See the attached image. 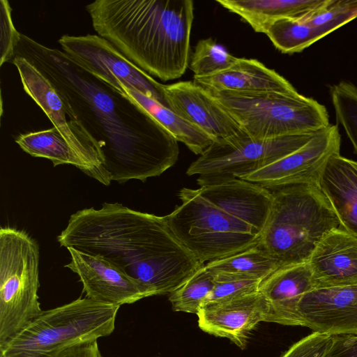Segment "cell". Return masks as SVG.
Wrapping results in <instances>:
<instances>
[{"label":"cell","mask_w":357,"mask_h":357,"mask_svg":"<svg viewBox=\"0 0 357 357\" xmlns=\"http://www.w3.org/2000/svg\"><path fill=\"white\" fill-rule=\"evenodd\" d=\"M86 10L98 35L151 77L166 82L185 72L192 0H96Z\"/></svg>","instance_id":"3"},{"label":"cell","mask_w":357,"mask_h":357,"mask_svg":"<svg viewBox=\"0 0 357 357\" xmlns=\"http://www.w3.org/2000/svg\"><path fill=\"white\" fill-rule=\"evenodd\" d=\"M317 185L337 216L341 228L357 236V162L340 153L333 154Z\"/></svg>","instance_id":"20"},{"label":"cell","mask_w":357,"mask_h":357,"mask_svg":"<svg viewBox=\"0 0 357 357\" xmlns=\"http://www.w3.org/2000/svg\"><path fill=\"white\" fill-rule=\"evenodd\" d=\"M58 42L62 51L116 89L121 91V83L169 109L165 84L132 63L106 39L98 34H66Z\"/></svg>","instance_id":"11"},{"label":"cell","mask_w":357,"mask_h":357,"mask_svg":"<svg viewBox=\"0 0 357 357\" xmlns=\"http://www.w3.org/2000/svg\"><path fill=\"white\" fill-rule=\"evenodd\" d=\"M341 136L337 125L319 131L303 146L242 178L266 188L315 183L328 159L340 153Z\"/></svg>","instance_id":"12"},{"label":"cell","mask_w":357,"mask_h":357,"mask_svg":"<svg viewBox=\"0 0 357 357\" xmlns=\"http://www.w3.org/2000/svg\"><path fill=\"white\" fill-rule=\"evenodd\" d=\"M266 34L275 48L284 54L302 52L324 37L306 22L293 18L274 22Z\"/></svg>","instance_id":"26"},{"label":"cell","mask_w":357,"mask_h":357,"mask_svg":"<svg viewBox=\"0 0 357 357\" xmlns=\"http://www.w3.org/2000/svg\"><path fill=\"white\" fill-rule=\"evenodd\" d=\"M39 248L26 232L0 229V347L43 310L38 301Z\"/></svg>","instance_id":"8"},{"label":"cell","mask_w":357,"mask_h":357,"mask_svg":"<svg viewBox=\"0 0 357 357\" xmlns=\"http://www.w3.org/2000/svg\"><path fill=\"white\" fill-rule=\"evenodd\" d=\"M290 326L331 335H357V284L313 289L298 301Z\"/></svg>","instance_id":"13"},{"label":"cell","mask_w":357,"mask_h":357,"mask_svg":"<svg viewBox=\"0 0 357 357\" xmlns=\"http://www.w3.org/2000/svg\"><path fill=\"white\" fill-rule=\"evenodd\" d=\"M215 284V274L204 264L181 286L169 294L172 310L197 314Z\"/></svg>","instance_id":"27"},{"label":"cell","mask_w":357,"mask_h":357,"mask_svg":"<svg viewBox=\"0 0 357 357\" xmlns=\"http://www.w3.org/2000/svg\"><path fill=\"white\" fill-rule=\"evenodd\" d=\"M56 357H102L97 340L77 344L61 351Z\"/></svg>","instance_id":"35"},{"label":"cell","mask_w":357,"mask_h":357,"mask_svg":"<svg viewBox=\"0 0 357 357\" xmlns=\"http://www.w3.org/2000/svg\"><path fill=\"white\" fill-rule=\"evenodd\" d=\"M10 62L19 72L25 92L76 151L88 167L89 176L109 185L112 180L104 167V156L98 143L84 130L50 81L22 56H14Z\"/></svg>","instance_id":"10"},{"label":"cell","mask_w":357,"mask_h":357,"mask_svg":"<svg viewBox=\"0 0 357 357\" xmlns=\"http://www.w3.org/2000/svg\"><path fill=\"white\" fill-rule=\"evenodd\" d=\"M15 142L28 154L50 160L54 167L72 165L89 176L86 164L55 127L20 135Z\"/></svg>","instance_id":"24"},{"label":"cell","mask_w":357,"mask_h":357,"mask_svg":"<svg viewBox=\"0 0 357 357\" xmlns=\"http://www.w3.org/2000/svg\"><path fill=\"white\" fill-rule=\"evenodd\" d=\"M237 59L208 38L197 43L189 68L194 73V76H208L229 68Z\"/></svg>","instance_id":"29"},{"label":"cell","mask_w":357,"mask_h":357,"mask_svg":"<svg viewBox=\"0 0 357 357\" xmlns=\"http://www.w3.org/2000/svg\"><path fill=\"white\" fill-rule=\"evenodd\" d=\"M215 284L204 305L221 302L259 291L262 280L245 277L215 274Z\"/></svg>","instance_id":"31"},{"label":"cell","mask_w":357,"mask_h":357,"mask_svg":"<svg viewBox=\"0 0 357 357\" xmlns=\"http://www.w3.org/2000/svg\"><path fill=\"white\" fill-rule=\"evenodd\" d=\"M57 241L67 249L112 263L148 297L169 294L204 265L176 238L164 216L119 203L73 213Z\"/></svg>","instance_id":"2"},{"label":"cell","mask_w":357,"mask_h":357,"mask_svg":"<svg viewBox=\"0 0 357 357\" xmlns=\"http://www.w3.org/2000/svg\"><path fill=\"white\" fill-rule=\"evenodd\" d=\"M214 274H229L264 280L280 268L279 263L258 245L204 264Z\"/></svg>","instance_id":"25"},{"label":"cell","mask_w":357,"mask_h":357,"mask_svg":"<svg viewBox=\"0 0 357 357\" xmlns=\"http://www.w3.org/2000/svg\"><path fill=\"white\" fill-rule=\"evenodd\" d=\"M68 250L71 260L65 266L79 276L86 297L117 306L148 297L137 281L109 261L73 248Z\"/></svg>","instance_id":"15"},{"label":"cell","mask_w":357,"mask_h":357,"mask_svg":"<svg viewBox=\"0 0 357 357\" xmlns=\"http://www.w3.org/2000/svg\"><path fill=\"white\" fill-rule=\"evenodd\" d=\"M268 304L260 291L201 307L197 315L202 331L225 337L241 349L249 334L261 321H266Z\"/></svg>","instance_id":"16"},{"label":"cell","mask_w":357,"mask_h":357,"mask_svg":"<svg viewBox=\"0 0 357 357\" xmlns=\"http://www.w3.org/2000/svg\"><path fill=\"white\" fill-rule=\"evenodd\" d=\"M324 357H357V335H333V342Z\"/></svg>","instance_id":"34"},{"label":"cell","mask_w":357,"mask_h":357,"mask_svg":"<svg viewBox=\"0 0 357 357\" xmlns=\"http://www.w3.org/2000/svg\"><path fill=\"white\" fill-rule=\"evenodd\" d=\"M14 56L24 58L50 81L98 143L112 181L144 182L176 163L179 151L173 135L128 94L63 51L20 33Z\"/></svg>","instance_id":"1"},{"label":"cell","mask_w":357,"mask_h":357,"mask_svg":"<svg viewBox=\"0 0 357 357\" xmlns=\"http://www.w3.org/2000/svg\"><path fill=\"white\" fill-rule=\"evenodd\" d=\"M357 17V0H328L303 21L318 29L324 36Z\"/></svg>","instance_id":"30"},{"label":"cell","mask_w":357,"mask_h":357,"mask_svg":"<svg viewBox=\"0 0 357 357\" xmlns=\"http://www.w3.org/2000/svg\"><path fill=\"white\" fill-rule=\"evenodd\" d=\"M1 13V59L0 65L10 61L14 48L20 38L11 18V8L8 1H0Z\"/></svg>","instance_id":"33"},{"label":"cell","mask_w":357,"mask_h":357,"mask_svg":"<svg viewBox=\"0 0 357 357\" xmlns=\"http://www.w3.org/2000/svg\"><path fill=\"white\" fill-rule=\"evenodd\" d=\"M120 88L121 91L146 109L178 142L183 143L194 153L201 155L214 142L211 136L198 127L137 90L126 87L121 83Z\"/></svg>","instance_id":"23"},{"label":"cell","mask_w":357,"mask_h":357,"mask_svg":"<svg viewBox=\"0 0 357 357\" xmlns=\"http://www.w3.org/2000/svg\"><path fill=\"white\" fill-rule=\"evenodd\" d=\"M308 263L315 289L357 284V236L341 227L331 231Z\"/></svg>","instance_id":"17"},{"label":"cell","mask_w":357,"mask_h":357,"mask_svg":"<svg viewBox=\"0 0 357 357\" xmlns=\"http://www.w3.org/2000/svg\"><path fill=\"white\" fill-rule=\"evenodd\" d=\"M119 307L86 297L43 310L0 347V357H56L77 344L108 336Z\"/></svg>","instance_id":"5"},{"label":"cell","mask_w":357,"mask_h":357,"mask_svg":"<svg viewBox=\"0 0 357 357\" xmlns=\"http://www.w3.org/2000/svg\"><path fill=\"white\" fill-rule=\"evenodd\" d=\"M273 201L258 245L280 267L307 262L321 239L340 222L317 184L284 186Z\"/></svg>","instance_id":"4"},{"label":"cell","mask_w":357,"mask_h":357,"mask_svg":"<svg viewBox=\"0 0 357 357\" xmlns=\"http://www.w3.org/2000/svg\"><path fill=\"white\" fill-rule=\"evenodd\" d=\"M330 93L337 121L357 154V87L341 81L331 86Z\"/></svg>","instance_id":"28"},{"label":"cell","mask_w":357,"mask_h":357,"mask_svg":"<svg viewBox=\"0 0 357 357\" xmlns=\"http://www.w3.org/2000/svg\"><path fill=\"white\" fill-rule=\"evenodd\" d=\"M209 92L227 109L245 132L254 137L316 132L331 125L325 106L300 94L296 89Z\"/></svg>","instance_id":"6"},{"label":"cell","mask_w":357,"mask_h":357,"mask_svg":"<svg viewBox=\"0 0 357 357\" xmlns=\"http://www.w3.org/2000/svg\"><path fill=\"white\" fill-rule=\"evenodd\" d=\"M181 204L164 216L176 238L202 264L258 245L261 233L212 204L197 190L183 188Z\"/></svg>","instance_id":"7"},{"label":"cell","mask_w":357,"mask_h":357,"mask_svg":"<svg viewBox=\"0 0 357 357\" xmlns=\"http://www.w3.org/2000/svg\"><path fill=\"white\" fill-rule=\"evenodd\" d=\"M197 191L208 202L250 225L261 234L273 201V192L268 188L234 178L201 187Z\"/></svg>","instance_id":"18"},{"label":"cell","mask_w":357,"mask_h":357,"mask_svg":"<svg viewBox=\"0 0 357 357\" xmlns=\"http://www.w3.org/2000/svg\"><path fill=\"white\" fill-rule=\"evenodd\" d=\"M165 93L171 110L214 141L246 132L215 96L194 81L165 85Z\"/></svg>","instance_id":"14"},{"label":"cell","mask_w":357,"mask_h":357,"mask_svg":"<svg viewBox=\"0 0 357 357\" xmlns=\"http://www.w3.org/2000/svg\"><path fill=\"white\" fill-rule=\"evenodd\" d=\"M193 77L195 83L209 91L258 92L295 89L289 81L274 70L252 59L238 58L234 64L222 71Z\"/></svg>","instance_id":"21"},{"label":"cell","mask_w":357,"mask_h":357,"mask_svg":"<svg viewBox=\"0 0 357 357\" xmlns=\"http://www.w3.org/2000/svg\"><path fill=\"white\" fill-rule=\"evenodd\" d=\"M314 289L308 261L279 268L259 287L268 304L266 321L290 326L298 301Z\"/></svg>","instance_id":"19"},{"label":"cell","mask_w":357,"mask_h":357,"mask_svg":"<svg viewBox=\"0 0 357 357\" xmlns=\"http://www.w3.org/2000/svg\"><path fill=\"white\" fill-rule=\"evenodd\" d=\"M328 0H217L230 12L238 15L255 31L266 33L275 21L303 19L323 6Z\"/></svg>","instance_id":"22"},{"label":"cell","mask_w":357,"mask_h":357,"mask_svg":"<svg viewBox=\"0 0 357 357\" xmlns=\"http://www.w3.org/2000/svg\"><path fill=\"white\" fill-rule=\"evenodd\" d=\"M156 357H159V356H156Z\"/></svg>","instance_id":"36"},{"label":"cell","mask_w":357,"mask_h":357,"mask_svg":"<svg viewBox=\"0 0 357 357\" xmlns=\"http://www.w3.org/2000/svg\"><path fill=\"white\" fill-rule=\"evenodd\" d=\"M318 132L269 138L254 137L245 132L214 141L191 163L186 173L199 175L197 181L200 187L242 178L301 149Z\"/></svg>","instance_id":"9"},{"label":"cell","mask_w":357,"mask_h":357,"mask_svg":"<svg viewBox=\"0 0 357 357\" xmlns=\"http://www.w3.org/2000/svg\"><path fill=\"white\" fill-rule=\"evenodd\" d=\"M333 342V335L313 332L294 343L280 357H324Z\"/></svg>","instance_id":"32"}]
</instances>
